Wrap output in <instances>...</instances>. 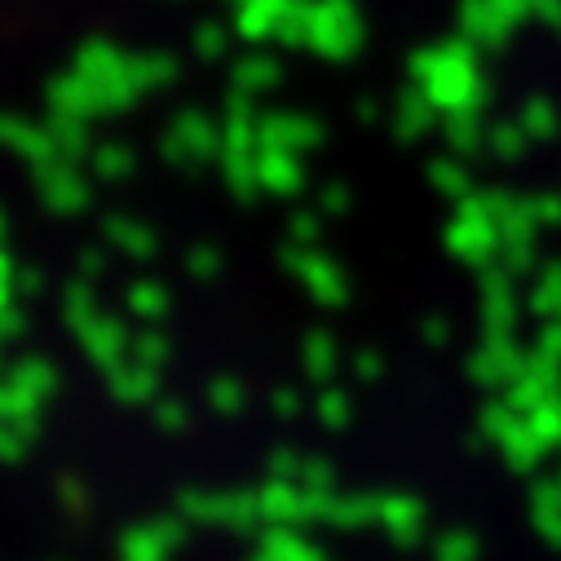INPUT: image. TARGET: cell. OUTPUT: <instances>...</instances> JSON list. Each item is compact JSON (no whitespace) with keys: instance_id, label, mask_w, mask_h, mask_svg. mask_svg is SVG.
I'll use <instances>...</instances> for the list:
<instances>
[{"instance_id":"cell-19","label":"cell","mask_w":561,"mask_h":561,"mask_svg":"<svg viewBox=\"0 0 561 561\" xmlns=\"http://www.w3.org/2000/svg\"><path fill=\"white\" fill-rule=\"evenodd\" d=\"M530 358H539V363H552V367H561V319L543 328V336H539V345H535V354H530Z\"/></svg>"},{"instance_id":"cell-10","label":"cell","mask_w":561,"mask_h":561,"mask_svg":"<svg viewBox=\"0 0 561 561\" xmlns=\"http://www.w3.org/2000/svg\"><path fill=\"white\" fill-rule=\"evenodd\" d=\"M434 115H438V106H434L425 93L407 89V93L398 98V106H393V128H398V137H420V133H430Z\"/></svg>"},{"instance_id":"cell-16","label":"cell","mask_w":561,"mask_h":561,"mask_svg":"<svg viewBox=\"0 0 561 561\" xmlns=\"http://www.w3.org/2000/svg\"><path fill=\"white\" fill-rule=\"evenodd\" d=\"M239 84H243V93H256V89H270V84H278V67H274V58H248L243 67H239Z\"/></svg>"},{"instance_id":"cell-26","label":"cell","mask_w":561,"mask_h":561,"mask_svg":"<svg viewBox=\"0 0 561 561\" xmlns=\"http://www.w3.org/2000/svg\"><path fill=\"white\" fill-rule=\"evenodd\" d=\"M425 332H430V341H434V345H443V341H447V328H443V323H430Z\"/></svg>"},{"instance_id":"cell-5","label":"cell","mask_w":561,"mask_h":561,"mask_svg":"<svg viewBox=\"0 0 561 561\" xmlns=\"http://www.w3.org/2000/svg\"><path fill=\"white\" fill-rule=\"evenodd\" d=\"M261 142L270 151H288V156H306L310 147L323 142V128L319 119L310 115H297V111H278L270 119H261Z\"/></svg>"},{"instance_id":"cell-1","label":"cell","mask_w":561,"mask_h":561,"mask_svg":"<svg viewBox=\"0 0 561 561\" xmlns=\"http://www.w3.org/2000/svg\"><path fill=\"white\" fill-rule=\"evenodd\" d=\"M411 76L420 80V93L447 115L482 111V102H486V80L478 71L473 45H438V49L415 54Z\"/></svg>"},{"instance_id":"cell-20","label":"cell","mask_w":561,"mask_h":561,"mask_svg":"<svg viewBox=\"0 0 561 561\" xmlns=\"http://www.w3.org/2000/svg\"><path fill=\"white\" fill-rule=\"evenodd\" d=\"M293 243H297V248H314V243H319V217H314V213H310V217H306V213L293 217Z\"/></svg>"},{"instance_id":"cell-9","label":"cell","mask_w":561,"mask_h":561,"mask_svg":"<svg viewBox=\"0 0 561 561\" xmlns=\"http://www.w3.org/2000/svg\"><path fill=\"white\" fill-rule=\"evenodd\" d=\"M256 178H261L265 191L284 195V199L306 191V164H301V156H288V151H265L256 160Z\"/></svg>"},{"instance_id":"cell-15","label":"cell","mask_w":561,"mask_h":561,"mask_svg":"<svg viewBox=\"0 0 561 561\" xmlns=\"http://www.w3.org/2000/svg\"><path fill=\"white\" fill-rule=\"evenodd\" d=\"M486 151H495L500 160H517V156L526 151V133H522V124L486 128Z\"/></svg>"},{"instance_id":"cell-14","label":"cell","mask_w":561,"mask_h":561,"mask_svg":"<svg viewBox=\"0 0 561 561\" xmlns=\"http://www.w3.org/2000/svg\"><path fill=\"white\" fill-rule=\"evenodd\" d=\"M306 367H310L314 380H332L336 376V345H332V336H323V332L306 336Z\"/></svg>"},{"instance_id":"cell-21","label":"cell","mask_w":561,"mask_h":561,"mask_svg":"<svg viewBox=\"0 0 561 561\" xmlns=\"http://www.w3.org/2000/svg\"><path fill=\"white\" fill-rule=\"evenodd\" d=\"M213 398H217V407H221V411L243 407V389H239V385H230V380H221V385L213 389Z\"/></svg>"},{"instance_id":"cell-12","label":"cell","mask_w":561,"mask_h":561,"mask_svg":"<svg viewBox=\"0 0 561 561\" xmlns=\"http://www.w3.org/2000/svg\"><path fill=\"white\" fill-rule=\"evenodd\" d=\"M430 182H434L447 199H456V204L473 199V178H469V169L456 164V160H438V164L430 169Z\"/></svg>"},{"instance_id":"cell-13","label":"cell","mask_w":561,"mask_h":561,"mask_svg":"<svg viewBox=\"0 0 561 561\" xmlns=\"http://www.w3.org/2000/svg\"><path fill=\"white\" fill-rule=\"evenodd\" d=\"M557 128H561V115H557V106L548 98H530L522 106V133L526 137H552Z\"/></svg>"},{"instance_id":"cell-17","label":"cell","mask_w":561,"mask_h":561,"mask_svg":"<svg viewBox=\"0 0 561 561\" xmlns=\"http://www.w3.org/2000/svg\"><path fill=\"white\" fill-rule=\"evenodd\" d=\"M319 420L328 430H345L350 425V398L341 393V389H323V398H319Z\"/></svg>"},{"instance_id":"cell-2","label":"cell","mask_w":561,"mask_h":561,"mask_svg":"<svg viewBox=\"0 0 561 561\" xmlns=\"http://www.w3.org/2000/svg\"><path fill=\"white\" fill-rule=\"evenodd\" d=\"M363 36H367V27H363V14L354 0H314L306 49H319L332 62H350L363 49Z\"/></svg>"},{"instance_id":"cell-22","label":"cell","mask_w":561,"mask_h":561,"mask_svg":"<svg viewBox=\"0 0 561 561\" xmlns=\"http://www.w3.org/2000/svg\"><path fill=\"white\" fill-rule=\"evenodd\" d=\"M274 407H278V415H284V420H293V415L301 411V398H297L293 389H278V393H274Z\"/></svg>"},{"instance_id":"cell-3","label":"cell","mask_w":561,"mask_h":561,"mask_svg":"<svg viewBox=\"0 0 561 561\" xmlns=\"http://www.w3.org/2000/svg\"><path fill=\"white\" fill-rule=\"evenodd\" d=\"M447 248H451L460 261L478 265V270H486V261L500 256V226L491 221V213H486L482 199H465V204H460V217H456L451 230H447Z\"/></svg>"},{"instance_id":"cell-4","label":"cell","mask_w":561,"mask_h":561,"mask_svg":"<svg viewBox=\"0 0 561 561\" xmlns=\"http://www.w3.org/2000/svg\"><path fill=\"white\" fill-rule=\"evenodd\" d=\"M284 261L301 274V284L310 288V297H314V301H323V306H341V301L350 297L345 270H336V261L319 256L314 248H288V252H284Z\"/></svg>"},{"instance_id":"cell-6","label":"cell","mask_w":561,"mask_h":561,"mask_svg":"<svg viewBox=\"0 0 561 561\" xmlns=\"http://www.w3.org/2000/svg\"><path fill=\"white\" fill-rule=\"evenodd\" d=\"M460 27H465L473 49H500L513 36L517 23L495 5V0H465L460 5Z\"/></svg>"},{"instance_id":"cell-25","label":"cell","mask_w":561,"mask_h":561,"mask_svg":"<svg viewBox=\"0 0 561 561\" xmlns=\"http://www.w3.org/2000/svg\"><path fill=\"white\" fill-rule=\"evenodd\" d=\"M199 49H208V54H217V49H221V36H217V32H208V36H199Z\"/></svg>"},{"instance_id":"cell-27","label":"cell","mask_w":561,"mask_h":561,"mask_svg":"<svg viewBox=\"0 0 561 561\" xmlns=\"http://www.w3.org/2000/svg\"><path fill=\"white\" fill-rule=\"evenodd\" d=\"M552 482H557V491H561V473H557V478H552Z\"/></svg>"},{"instance_id":"cell-7","label":"cell","mask_w":561,"mask_h":561,"mask_svg":"<svg viewBox=\"0 0 561 561\" xmlns=\"http://www.w3.org/2000/svg\"><path fill=\"white\" fill-rule=\"evenodd\" d=\"M469 371H473V380H482V385H513V380L526 371V358H522V350H517L508 336H486L482 350L473 354Z\"/></svg>"},{"instance_id":"cell-23","label":"cell","mask_w":561,"mask_h":561,"mask_svg":"<svg viewBox=\"0 0 561 561\" xmlns=\"http://www.w3.org/2000/svg\"><path fill=\"white\" fill-rule=\"evenodd\" d=\"M323 208H328V213H345V208H350V191H345V186H328V191H323Z\"/></svg>"},{"instance_id":"cell-11","label":"cell","mask_w":561,"mask_h":561,"mask_svg":"<svg viewBox=\"0 0 561 561\" xmlns=\"http://www.w3.org/2000/svg\"><path fill=\"white\" fill-rule=\"evenodd\" d=\"M447 142H451L456 151H465V156L482 151V147H486V124H482V115H478V111L447 115Z\"/></svg>"},{"instance_id":"cell-24","label":"cell","mask_w":561,"mask_h":561,"mask_svg":"<svg viewBox=\"0 0 561 561\" xmlns=\"http://www.w3.org/2000/svg\"><path fill=\"white\" fill-rule=\"evenodd\" d=\"M354 367H358V376H363V380H376V376H380V358H376V354H358V363H354Z\"/></svg>"},{"instance_id":"cell-8","label":"cell","mask_w":561,"mask_h":561,"mask_svg":"<svg viewBox=\"0 0 561 561\" xmlns=\"http://www.w3.org/2000/svg\"><path fill=\"white\" fill-rule=\"evenodd\" d=\"M380 526L398 548H411L420 535H425V504L411 495H385L380 500Z\"/></svg>"},{"instance_id":"cell-18","label":"cell","mask_w":561,"mask_h":561,"mask_svg":"<svg viewBox=\"0 0 561 561\" xmlns=\"http://www.w3.org/2000/svg\"><path fill=\"white\" fill-rule=\"evenodd\" d=\"M438 561H478V539L469 530H451L438 543Z\"/></svg>"}]
</instances>
